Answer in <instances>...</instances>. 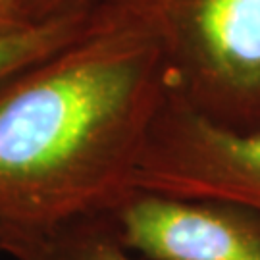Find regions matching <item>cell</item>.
I'll return each instance as SVG.
<instances>
[{"instance_id":"obj_1","label":"cell","mask_w":260,"mask_h":260,"mask_svg":"<svg viewBox=\"0 0 260 260\" xmlns=\"http://www.w3.org/2000/svg\"><path fill=\"white\" fill-rule=\"evenodd\" d=\"M168 93L156 48L99 23L0 87V232L114 210Z\"/></svg>"},{"instance_id":"obj_2","label":"cell","mask_w":260,"mask_h":260,"mask_svg":"<svg viewBox=\"0 0 260 260\" xmlns=\"http://www.w3.org/2000/svg\"><path fill=\"white\" fill-rule=\"evenodd\" d=\"M156 48L168 94L222 127L260 129V0H83Z\"/></svg>"},{"instance_id":"obj_3","label":"cell","mask_w":260,"mask_h":260,"mask_svg":"<svg viewBox=\"0 0 260 260\" xmlns=\"http://www.w3.org/2000/svg\"><path fill=\"white\" fill-rule=\"evenodd\" d=\"M133 187L230 201L260 214V129L222 127L166 93L135 170Z\"/></svg>"},{"instance_id":"obj_4","label":"cell","mask_w":260,"mask_h":260,"mask_svg":"<svg viewBox=\"0 0 260 260\" xmlns=\"http://www.w3.org/2000/svg\"><path fill=\"white\" fill-rule=\"evenodd\" d=\"M112 218L145 260H260V214L237 203L133 189Z\"/></svg>"},{"instance_id":"obj_5","label":"cell","mask_w":260,"mask_h":260,"mask_svg":"<svg viewBox=\"0 0 260 260\" xmlns=\"http://www.w3.org/2000/svg\"><path fill=\"white\" fill-rule=\"evenodd\" d=\"M0 252L14 260H139L121 243L112 210L41 230L0 232Z\"/></svg>"},{"instance_id":"obj_6","label":"cell","mask_w":260,"mask_h":260,"mask_svg":"<svg viewBox=\"0 0 260 260\" xmlns=\"http://www.w3.org/2000/svg\"><path fill=\"white\" fill-rule=\"evenodd\" d=\"M96 27L87 6H79L41 27L0 41V87L29 66L45 60Z\"/></svg>"},{"instance_id":"obj_7","label":"cell","mask_w":260,"mask_h":260,"mask_svg":"<svg viewBox=\"0 0 260 260\" xmlns=\"http://www.w3.org/2000/svg\"><path fill=\"white\" fill-rule=\"evenodd\" d=\"M83 0H0V41L45 25Z\"/></svg>"}]
</instances>
